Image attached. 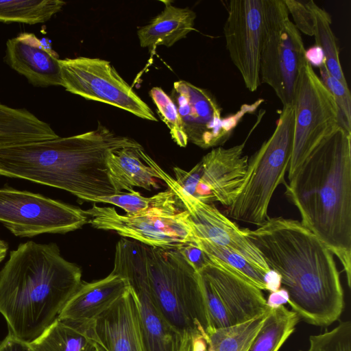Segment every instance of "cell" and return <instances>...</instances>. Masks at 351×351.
Masks as SVG:
<instances>
[{
	"mask_svg": "<svg viewBox=\"0 0 351 351\" xmlns=\"http://www.w3.org/2000/svg\"><path fill=\"white\" fill-rule=\"evenodd\" d=\"M243 231L280 276L288 303L300 319L318 326L339 319L344 308L339 272L334 254L315 234L299 221L282 217Z\"/></svg>",
	"mask_w": 351,
	"mask_h": 351,
	"instance_id": "6da1fadb",
	"label": "cell"
},
{
	"mask_svg": "<svg viewBox=\"0 0 351 351\" xmlns=\"http://www.w3.org/2000/svg\"><path fill=\"white\" fill-rule=\"evenodd\" d=\"M141 146L99 122L83 134L0 147V176L58 188L90 202L119 194L109 175L108 154Z\"/></svg>",
	"mask_w": 351,
	"mask_h": 351,
	"instance_id": "7a4b0ae2",
	"label": "cell"
},
{
	"mask_svg": "<svg viewBox=\"0 0 351 351\" xmlns=\"http://www.w3.org/2000/svg\"><path fill=\"white\" fill-rule=\"evenodd\" d=\"M285 183L302 224L340 261L351 287V133L339 127Z\"/></svg>",
	"mask_w": 351,
	"mask_h": 351,
	"instance_id": "3957f363",
	"label": "cell"
},
{
	"mask_svg": "<svg viewBox=\"0 0 351 351\" xmlns=\"http://www.w3.org/2000/svg\"><path fill=\"white\" fill-rule=\"evenodd\" d=\"M82 281L81 268L64 258L56 243H20L0 271V313L8 333L28 343L35 339Z\"/></svg>",
	"mask_w": 351,
	"mask_h": 351,
	"instance_id": "277c9868",
	"label": "cell"
},
{
	"mask_svg": "<svg viewBox=\"0 0 351 351\" xmlns=\"http://www.w3.org/2000/svg\"><path fill=\"white\" fill-rule=\"evenodd\" d=\"M111 273L132 276L147 288L168 323L183 337L208 339L210 328L198 272L180 248H161L122 237Z\"/></svg>",
	"mask_w": 351,
	"mask_h": 351,
	"instance_id": "5b68a950",
	"label": "cell"
},
{
	"mask_svg": "<svg viewBox=\"0 0 351 351\" xmlns=\"http://www.w3.org/2000/svg\"><path fill=\"white\" fill-rule=\"evenodd\" d=\"M293 132V106H283L274 132L248 160L243 184L228 208L231 218L257 226L267 220L271 199L276 188L285 184Z\"/></svg>",
	"mask_w": 351,
	"mask_h": 351,
	"instance_id": "8992f818",
	"label": "cell"
},
{
	"mask_svg": "<svg viewBox=\"0 0 351 351\" xmlns=\"http://www.w3.org/2000/svg\"><path fill=\"white\" fill-rule=\"evenodd\" d=\"M263 8L261 81L274 90L283 106H291L306 49L284 0H263Z\"/></svg>",
	"mask_w": 351,
	"mask_h": 351,
	"instance_id": "52a82bcc",
	"label": "cell"
},
{
	"mask_svg": "<svg viewBox=\"0 0 351 351\" xmlns=\"http://www.w3.org/2000/svg\"><path fill=\"white\" fill-rule=\"evenodd\" d=\"M85 213L93 228L114 231L150 246L180 248L196 242L189 213L179 199L135 214L121 215L114 207L95 204Z\"/></svg>",
	"mask_w": 351,
	"mask_h": 351,
	"instance_id": "ba28073f",
	"label": "cell"
},
{
	"mask_svg": "<svg viewBox=\"0 0 351 351\" xmlns=\"http://www.w3.org/2000/svg\"><path fill=\"white\" fill-rule=\"evenodd\" d=\"M293 106L294 132L289 179L310 153L339 127L335 99L306 58L300 70Z\"/></svg>",
	"mask_w": 351,
	"mask_h": 351,
	"instance_id": "9c48e42d",
	"label": "cell"
},
{
	"mask_svg": "<svg viewBox=\"0 0 351 351\" xmlns=\"http://www.w3.org/2000/svg\"><path fill=\"white\" fill-rule=\"evenodd\" d=\"M0 222L14 235L64 234L88 223L85 210L40 194L0 189Z\"/></svg>",
	"mask_w": 351,
	"mask_h": 351,
	"instance_id": "30bf717a",
	"label": "cell"
},
{
	"mask_svg": "<svg viewBox=\"0 0 351 351\" xmlns=\"http://www.w3.org/2000/svg\"><path fill=\"white\" fill-rule=\"evenodd\" d=\"M62 86L86 99L101 101L143 119L157 121L149 106L108 60L77 57L60 60Z\"/></svg>",
	"mask_w": 351,
	"mask_h": 351,
	"instance_id": "8fae6325",
	"label": "cell"
},
{
	"mask_svg": "<svg viewBox=\"0 0 351 351\" xmlns=\"http://www.w3.org/2000/svg\"><path fill=\"white\" fill-rule=\"evenodd\" d=\"M245 141L231 147L211 149L190 171L174 167L175 180L187 193L212 204L230 206L243 184L249 158L243 153Z\"/></svg>",
	"mask_w": 351,
	"mask_h": 351,
	"instance_id": "7c38bea8",
	"label": "cell"
},
{
	"mask_svg": "<svg viewBox=\"0 0 351 351\" xmlns=\"http://www.w3.org/2000/svg\"><path fill=\"white\" fill-rule=\"evenodd\" d=\"M197 272L210 328L242 324L269 308L262 290L209 258Z\"/></svg>",
	"mask_w": 351,
	"mask_h": 351,
	"instance_id": "4fadbf2b",
	"label": "cell"
},
{
	"mask_svg": "<svg viewBox=\"0 0 351 351\" xmlns=\"http://www.w3.org/2000/svg\"><path fill=\"white\" fill-rule=\"evenodd\" d=\"M170 97L176 104L189 141L202 148L219 147L230 137L245 114L252 113L263 101L244 104L235 114L221 117L222 108L208 90L184 80L173 83Z\"/></svg>",
	"mask_w": 351,
	"mask_h": 351,
	"instance_id": "5bb4252c",
	"label": "cell"
},
{
	"mask_svg": "<svg viewBox=\"0 0 351 351\" xmlns=\"http://www.w3.org/2000/svg\"><path fill=\"white\" fill-rule=\"evenodd\" d=\"M139 152L145 163L151 167L158 175V179L174 192L189 212L196 240L204 239L230 250L265 274L270 270L260 252L245 236L243 229L213 204L202 202L185 192L143 148Z\"/></svg>",
	"mask_w": 351,
	"mask_h": 351,
	"instance_id": "9a60e30c",
	"label": "cell"
},
{
	"mask_svg": "<svg viewBox=\"0 0 351 351\" xmlns=\"http://www.w3.org/2000/svg\"><path fill=\"white\" fill-rule=\"evenodd\" d=\"M223 26L226 47L251 92L261 85L260 61L263 41V0L229 1Z\"/></svg>",
	"mask_w": 351,
	"mask_h": 351,
	"instance_id": "2e32d148",
	"label": "cell"
},
{
	"mask_svg": "<svg viewBox=\"0 0 351 351\" xmlns=\"http://www.w3.org/2000/svg\"><path fill=\"white\" fill-rule=\"evenodd\" d=\"M93 340L107 351H147L136 298L129 287L90 324Z\"/></svg>",
	"mask_w": 351,
	"mask_h": 351,
	"instance_id": "e0dca14e",
	"label": "cell"
},
{
	"mask_svg": "<svg viewBox=\"0 0 351 351\" xmlns=\"http://www.w3.org/2000/svg\"><path fill=\"white\" fill-rule=\"evenodd\" d=\"M58 55L32 33L7 41L5 61L34 86H62Z\"/></svg>",
	"mask_w": 351,
	"mask_h": 351,
	"instance_id": "ac0fdd59",
	"label": "cell"
},
{
	"mask_svg": "<svg viewBox=\"0 0 351 351\" xmlns=\"http://www.w3.org/2000/svg\"><path fill=\"white\" fill-rule=\"evenodd\" d=\"M128 289L126 280L112 273L93 282L82 281L58 318L78 323H91L112 306Z\"/></svg>",
	"mask_w": 351,
	"mask_h": 351,
	"instance_id": "d6986e66",
	"label": "cell"
},
{
	"mask_svg": "<svg viewBox=\"0 0 351 351\" xmlns=\"http://www.w3.org/2000/svg\"><path fill=\"white\" fill-rule=\"evenodd\" d=\"M138 308L147 351H179L183 336L165 319L145 286L136 278L124 275Z\"/></svg>",
	"mask_w": 351,
	"mask_h": 351,
	"instance_id": "ffe728a7",
	"label": "cell"
},
{
	"mask_svg": "<svg viewBox=\"0 0 351 351\" xmlns=\"http://www.w3.org/2000/svg\"><path fill=\"white\" fill-rule=\"evenodd\" d=\"M164 10L137 32L140 45L154 49L170 47L194 29L196 14L189 8H178L171 1H162Z\"/></svg>",
	"mask_w": 351,
	"mask_h": 351,
	"instance_id": "44dd1931",
	"label": "cell"
},
{
	"mask_svg": "<svg viewBox=\"0 0 351 351\" xmlns=\"http://www.w3.org/2000/svg\"><path fill=\"white\" fill-rule=\"evenodd\" d=\"M141 147H123L110 152L107 157L109 175L119 194L122 190L132 192L134 186L147 191L159 188L155 180L158 175L141 158Z\"/></svg>",
	"mask_w": 351,
	"mask_h": 351,
	"instance_id": "7402d4cb",
	"label": "cell"
},
{
	"mask_svg": "<svg viewBox=\"0 0 351 351\" xmlns=\"http://www.w3.org/2000/svg\"><path fill=\"white\" fill-rule=\"evenodd\" d=\"M58 137L49 124L27 110L0 103V147Z\"/></svg>",
	"mask_w": 351,
	"mask_h": 351,
	"instance_id": "603a6c76",
	"label": "cell"
},
{
	"mask_svg": "<svg viewBox=\"0 0 351 351\" xmlns=\"http://www.w3.org/2000/svg\"><path fill=\"white\" fill-rule=\"evenodd\" d=\"M90 324L57 318L29 343L34 351H97Z\"/></svg>",
	"mask_w": 351,
	"mask_h": 351,
	"instance_id": "cb8c5ba5",
	"label": "cell"
},
{
	"mask_svg": "<svg viewBox=\"0 0 351 351\" xmlns=\"http://www.w3.org/2000/svg\"><path fill=\"white\" fill-rule=\"evenodd\" d=\"M299 321L297 313L284 305L271 308L248 351H278Z\"/></svg>",
	"mask_w": 351,
	"mask_h": 351,
	"instance_id": "d4e9b609",
	"label": "cell"
},
{
	"mask_svg": "<svg viewBox=\"0 0 351 351\" xmlns=\"http://www.w3.org/2000/svg\"><path fill=\"white\" fill-rule=\"evenodd\" d=\"M270 309L242 324L217 329L209 328L208 345L213 351H248Z\"/></svg>",
	"mask_w": 351,
	"mask_h": 351,
	"instance_id": "484cf974",
	"label": "cell"
},
{
	"mask_svg": "<svg viewBox=\"0 0 351 351\" xmlns=\"http://www.w3.org/2000/svg\"><path fill=\"white\" fill-rule=\"evenodd\" d=\"M65 3L60 0L0 1V21L43 23L60 12Z\"/></svg>",
	"mask_w": 351,
	"mask_h": 351,
	"instance_id": "4316f807",
	"label": "cell"
},
{
	"mask_svg": "<svg viewBox=\"0 0 351 351\" xmlns=\"http://www.w3.org/2000/svg\"><path fill=\"white\" fill-rule=\"evenodd\" d=\"M312 10L315 21L313 36L316 46L324 53L325 66L332 77L348 86L339 59L338 43L331 28V16L326 10L314 1Z\"/></svg>",
	"mask_w": 351,
	"mask_h": 351,
	"instance_id": "83f0119b",
	"label": "cell"
},
{
	"mask_svg": "<svg viewBox=\"0 0 351 351\" xmlns=\"http://www.w3.org/2000/svg\"><path fill=\"white\" fill-rule=\"evenodd\" d=\"M195 244L207 257L239 276L261 290H266L265 274L250 263L243 256L204 239H197Z\"/></svg>",
	"mask_w": 351,
	"mask_h": 351,
	"instance_id": "f1b7e54d",
	"label": "cell"
},
{
	"mask_svg": "<svg viewBox=\"0 0 351 351\" xmlns=\"http://www.w3.org/2000/svg\"><path fill=\"white\" fill-rule=\"evenodd\" d=\"M178 200L174 192L168 189L158 193L152 197L143 196L139 192L121 193L108 197H98L90 202H103L117 206L122 208L125 214H135L152 207L160 206Z\"/></svg>",
	"mask_w": 351,
	"mask_h": 351,
	"instance_id": "f546056e",
	"label": "cell"
},
{
	"mask_svg": "<svg viewBox=\"0 0 351 351\" xmlns=\"http://www.w3.org/2000/svg\"><path fill=\"white\" fill-rule=\"evenodd\" d=\"M149 95L156 106L158 114L169 129L173 141L180 147H185L189 143L188 137L177 107L170 96L160 87H153Z\"/></svg>",
	"mask_w": 351,
	"mask_h": 351,
	"instance_id": "4dcf8cb0",
	"label": "cell"
},
{
	"mask_svg": "<svg viewBox=\"0 0 351 351\" xmlns=\"http://www.w3.org/2000/svg\"><path fill=\"white\" fill-rule=\"evenodd\" d=\"M300 351H351V322H341L333 329L309 337L308 347Z\"/></svg>",
	"mask_w": 351,
	"mask_h": 351,
	"instance_id": "1f68e13d",
	"label": "cell"
},
{
	"mask_svg": "<svg viewBox=\"0 0 351 351\" xmlns=\"http://www.w3.org/2000/svg\"><path fill=\"white\" fill-rule=\"evenodd\" d=\"M320 79L332 94L338 109L339 126L351 133V95L348 86L332 77L325 63L319 66Z\"/></svg>",
	"mask_w": 351,
	"mask_h": 351,
	"instance_id": "d6a6232c",
	"label": "cell"
},
{
	"mask_svg": "<svg viewBox=\"0 0 351 351\" xmlns=\"http://www.w3.org/2000/svg\"><path fill=\"white\" fill-rule=\"evenodd\" d=\"M289 14H291L297 29L306 35L313 36L314 16L312 10L313 1L284 0Z\"/></svg>",
	"mask_w": 351,
	"mask_h": 351,
	"instance_id": "836d02e7",
	"label": "cell"
},
{
	"mask_svg": "<svg viewBox=\"0 0 351 351\" xmlns=\"http://www.w3.org/2000/svg\"><path fill=\"white\" fill-rule=\"evenodd\" d=\"M180 251L197 271L201 270L208 263L206 254L195 243H189L181 247Z\"/></svg>",
	"mask_w": 351,
	"mask_h": 351,
	"instance_id": "e575fe53",
	"label": "cell"
},
{
	"mask_svg": "<svg viewBox=\"0 0 351 351\" xmlns=\"http://www.w3.org/2000/svg\"><path fill=\"white\" fill-rule=\"evenodd\" d=\"M0 351H34L29 343L8 333L0 343Z\"/></svg>",
	"mask_w": 351,
	"mask_h": 351,
	"instance_id": "d590c367",
	"label": "cell"
},
{
	"mask_svg": "<svg viewBox=\"0 0 351 351\" xmlns=\"http://www.w3.org/2000/svg\"><path fill=\"white\" fill-rule=\"evenodd\" d=\"M179 351H208V343L203 337L192 338L184 335Z\"/></svg>",
	"mask_w": 351,
	"mask_h": 351,
	"instance_id": "8d00e7d4",
	"label": "cell"
},
{
	"mask_svg": "<svg viewBox=\"0 0 351 351\" xmlns=\"http://www.w3.org/2000/svg\"><path fill=\"white\" fill-rule=\"evenodd\" d=\"M288 301L287 291L284 288H280L278 290L270 293L266 303L268 307L275 308L288 303Z\"/></svg>",
	"mask_w": 351,
	"mask_h": 351,
	"instance_id": "74e56055",
	"label": "cell"
},
{
	"mask_svg": "<svg viewBox=\"0 0 351 351\" xmlns=\"http://www.w3.org/2000/svg\"><path fill=\"white\" fill-rule=\"evenodd\" d=\"M305 58L312 66H316L319 67L324 63V53L322 49L316 45L306 49Z\"/></svg>",
	"mask_w": 351,
	"mask_h": 351,
	"instance_id": "f35d334b",
	"label": "cell"
},
{
	"mask_svg": "<svg viewBox=\"0 0 351 351\" xmlns=\"http://www.w3.org/2000/svg\"><path fill=\"white\" fill-rule=\"evenodd\" d=\"M264 280L266 285V290L270 291V293L278 290L281 287L280 276L272 269H270L265 274Z\"/></svg>",
	"mask_w": 351,
	"mask_h": 351,
	"instance_id": "ab89813d",
	"label": "cell"
},
{
	"mask_svg": "<svg viewBox=\"0 0 351 351\" xmlns=\"http://www.w3.org/2000/svg\"><path fill=\"white\" fill-rule=\"evenodd\" d=\"M8 250V245L7 243L0 239V262L5 257Z\"/></svg>",
	"mask_w": 351,
	"mask_h": 351,
	"instance_id": "60d3db41",
	"label": "cell"
},
{
	"mask_svg": "<svg viewBox=\"0 0 351 351\" xmlns=\"http://www.w3.org/2000/svg\"><path fill=\"white\" fill-rule=\"evenodd\" d=\"M97 351H107L101 346L96 343Z\"/></svg>",
	"mask_w": 351,
	"mask_h": 351,
	"instance_id": "b9f144b4",
	"label": "cell"
}]
</instances>
